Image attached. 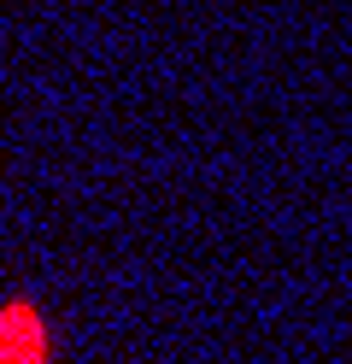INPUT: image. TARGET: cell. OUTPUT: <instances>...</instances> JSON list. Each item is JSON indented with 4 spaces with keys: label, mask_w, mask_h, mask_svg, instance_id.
Segmentation results:
<instances>
[{
    "label": "cell",
    "mask_w": 352,
    "mask_h": 364,
    "mask_svg": "<svg viewBox=\"0 0 352 364\" xmlns=\"http://www.w3.org/2000/svg\"><path fill=\"white\" fill-rule=\"evenodd\" d=\"M0 364H59L53 329H47V317L30 300L0 306Z\"/></svg>",
    "instance_id": "6da1fadb"
}]
</instances>
